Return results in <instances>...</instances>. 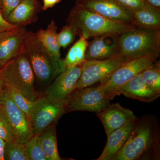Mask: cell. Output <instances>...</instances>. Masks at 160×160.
Instances as JSON below:
<instances>
[{
	"label": "cell",
	"mask_w": 160,
	"mask_h": 160,
	"mask_svg": "<svg viewBox=\"0 0 160 160\" xmlns=\"http://www.w3.org/2000/svg\"><path fill=\"white\" fill-rule=\"evenodd\" d=\"M143 82L152 90L160 93V62L156 61L141 72Z\"/></svg>",
	"instance_id": "603a6c76"
},
{
	"label": "cell",
	"mask_w": 160,
	"mask_h": 160,
	"mask_svg": "<svg viewBox=\"0 0 160 160\" xmlns=\"http://www.w3.org/2000/svg\"><path fill=\"white\" fill-rule=\"evenodd\" d=\"M1 69L7 87L16 89L31 101H36L42 95L35 88L34 73L22 48Z\"/></svg>",
	"instance_id": "5b68a950"
},
{
	"label": "cell",
	"mask_w": 160,
	"mask_h": 160,
	"mask_svg": "<svg viewBox=\"0 0 160 160\" xmlns=\"http://www.w3.org/2000/svg\"><path fill=\"white\" fill-rule=\"evenodd\" d=\"M64 113V103L53 102L42 95L36 100L30 115L33 135H39L55 124Z\"/></svg>",
	"instance_id": "ba28073f"
},
{
	"label": "cell",
	"mask_w": 160,
	"mask_h": 160,
	"mask_svg": "<svg viewBox=\"0 0 160 160\" xmlns=\"http://www.w3.org/2000/svg\"><path fill=\"white\" fill-rule=\"evenodd\" d=\"M117 91L126 97L145 102H153L160 96V93L152 90L143 82L141 73L121 86Z\"/></svg>",
	"instance_id": "2e32d148"
},
{
	"label": "cell",
	"mask_w": 160,
	"mask_h": 160,
	"mask_svg": "<svg viewBox=\"0 0 160 160\" xmlns=\"http://www.w3.org/2000/svg\"><path fill=\"white\" fill-rule=\"evenodd\" d=\"M118 54L127 62L150 57L158 58L160 52V30L135 27L118 37Z\"/></svg>",
	"instance_id": "277c9868"
},
{
	"label": "cell",
	"mask_w": 160,
	"mask_h": 160,
	"mask_svg": "<svg viewBox=\"0 0 160 160\" xmlns=\"http://www.w3.org/2000/svg\"><path fill=\"white\" fill-rule=\"evenodd\" d=\"M2 0H0V9H2Z\"/></svg>",
	"instance_id": "d590c367"
},
{
	"label": "cell",
	"mask_w": 160,
	"mask_h": 160,
	"mask_svg": "<svg viewBox=\"0 0 160 160\" xmlns=\"http://www.w3.org/2000/svg\"><path fill=\"white\" fill-rule=\"evenodd\" d=\"M119 55L103 60H86L82 64L81 76L74 91L106 82L116 70L126 62Z\"/></svg>",
	"instance_id": "52a82bcc"
},
{
	"label": "cell",
	"mask_w": 160,
	"mask_h": 160,
	"mask_svg": "<svg viewBox=\"0 0 160 160\" xmlns=\"http://www.w3.org/2000/svg\"><path fill=\"white\" fill-rule=\"evenodd\" d=\"M22 0H2V13L5 19Z\"/></svg>",
	"instance_id": "f546056e"
},
{
	"label": "cell",
	"mask_w": 160,
	"mask_h": 160,
	"mask_svg": "<svg viewBox=\"0 0 160 160\" xmlns=\"http://www.w3.org/2000/svg\"><path fill=\"white\" fill-rule=\"evenodd\" d=\"M40 143L46 160H61L58 149L55 124L51 125L39 135Z\"/></svg>",
	"instance_id": "ffe728a7"
},
{
	"label": "cell",
	"mask_w": 160,
	"mask_h": 160,
	"mask_svg": "<svg viewBox=\"0 0 160 160\" xmlns=\"http://www.w3.org/2000/svg\"><path fill=\"white\" fill-rule=\"evenodd\" d=\"M119 36L105 35L95 38L88 42L85 60H105L118 55Z\"/></svg>",
	"instance_id": "9a60e30c"
},
{
	"label": "cell",
	"mask_w": 160,
	"mask_h": 160,
	"mask_svg": "<svg viewBox=\"0 0 160 160\" xmlns=\"http://www.w3.org/2000/svg\"><path fill=\"white\" fill-rule=\"evenodd\" d=\"M97 117L102 123L107 136L137 118L130 109L124 108L118 103L110 104L103 111L97 113Z\"/></svg>",
	"instance_id": "5bb4252c"
},
{
	"label": "cell",
	"mask_w": 160,
	"mask_h": 160,
	"mask_svg": "<svg viewBox=\"0 0 160 160\" xmlns=\"http://www.w3.org/2000/svg\"><path fill=\"white\" fill-rule=\"evenodd\" d=\"M57 27L52 20L45 29H40L36 33L39 41L52 55L61 58L60 47L58 40Z\"/></svg>",
	"instance_id": "44dd1931"
},
{
	"label": "cell",
	"mask_w": 160,
	"mask_h": 160,
	"mask_svg": "<svg viewBox=\"0 0 160 160\" xmlns=\"http://www.w3.org/2000/svg\"><path fill=\"white\" fill-rule=\"evenodd\" d=\"M157 119L154 116L137 118L128 139L113 160L158 159L160 133Z\"/></svg>",
	"instance_id": "6da1fadb"
},
{
	"label": "cell",
	"mask_w": 160,
	"mask_h": 160,
	"mask_svg": "<svg viewBox=\"0 0 160 160\" xmlns=\"http://www.w3.org/2000/svg\"><path fill=\"white\" fill-rule=\"evenodd\" d=\"M67 24L73 29L76 34L86 39L105 35L119 36L124 32L136 27L110 19L76 5L69 12Z\"/></svg>",
	"instance_id": "7a4b0ae2"
},
{
	"label": "cell",
	"mask_w": 160,
	"mask_h": 160,
	"mask_svg": "<svg viewBox=\"0 0 160 160\" xmlns=\"http://www.w3.org/2000/svg\"><path fill=\"white\" fill-rule=\"evenodd\" d=\"M6 89L9 97L16 106L30 118L31 112L36 101H31L28 100L19 92L11 87L6 86Z\"/></svg>",
	"instance_id": "d4e9b609"
},
{
	"label": "cell",
	"mask_w": 160,
	"mask_h": 160,
	"mask_svg": "<svg viewBox=\"0 0 160 160\" xmlns=\"http://www.w3.org/2000/svg\"><path fill=\"white\" fill-rule=\"evenodd\" d=\"M82 64L74 67H66L52 81L44 95L56 102L65 103L74 91L82 72Z\"/></svg>",
	"instance_id": "30bf717a"
},
{
	"label": "cell",
	"mask_w": 160,
	"mask_h": 160,
	"mask_svg": "<svg viewBox=\"0 0 160 160\" xmlns=\"http://www.w3.org/2000/svg\"><path fill=\"white\" fill-rule=\"evenodd\" d=\"M6 143V142L5 140L2 139L0 138V160H4V148H5Z\"/></svg>",
	"instance_id": "836d02e7"
},
{
	"label": "cell",
	"mask_w": 160,
	"mask_h": 160,
	"mask_svg": "<svg viewBox=\"0 0 160 160\" xmlns=\"http://www.w3.org/2000/svg\"><path fill=\"white\" fill-rule=\"evenodd\" d=\"M157 59L155 58L145 57L128 61L117 69L106 82L98 86L120 95L117 90L121 86L151 66Z\"/></svg>",
	"instance_id": "9c48e42d"
},
{
	"label": "cell",
	"mask_w": 160,
	"mask_h": 160,
	"mask_svg": "<svg viewBox=\"0 0 160 160\" xmlns=\"http://www.w3.org/2000/svg\"><path fill=\"white\" fill-rule=\"evenodd\" d=\"M22 49L30 63L35 78L40 84L48 85L66 69L64 59L52 55L37 37L36 33L28 32Z\"/></svg>",
	"instance_id": "3957f363"
},
{
	"label": "cell",
	"mask_w": 160,
	"mask_h": 160,
	"mask_svg": "<svg viewBox=\"0 0 160 160\" xmlns=\"http://www.w3.org/2000/svg\"><path fill=\"white\" fill-rule=\"evenodd\" d=\"M4 160H29L25 144L15 141L6 142L4 148Z\"/></svg>",
	"instance_id": "cb8c5ba5"
},
{
	"label": "cell",
	"mask_w": 160,
	"mask_h": 160,
	"mask_svg": "<svg viewBox=\"0 0 160 160\" xmlns=\"http://www.w3.org/2000/svg\"><path fill=\"white\" fill-rule=\"evenodd\" d=\"M152 6L160 9V0H143Z\"/></svg>",
	"instance_id": "e575fe53"
},
{
	"label": "cell",
	"mask_w": 160,
	"mask_h": 160,
	"mask_svg": "<svg viewBox=\"0 0 160 160\" xmlns=\"http://www.w3.org/2000/svg\"><path fill=\"white\" fill-rule=\"evenodd\" d=\"M76 5L94 12L110 19L134 26L133 12L116 0H76Z\"/></svg>",
	"instance_id": "7c38bea8"
},
{
	"label": "cell",
	"mask_w": 160,
	"mask_h": 160,
	"mask_svg": "<svg viewBox=\"0 0 160 160\" xmlns=\"http://www.w3.org/2000/svg\"><path fill=\"white\" fill-rule=\"evenodd\" d=\"M39 11L38 0H22L10 12L6 20L12 25L23 27L35 22Z\"/></svg>",
	"instance_id": "ac0fdd59"
},
{
	"label": "cell",
	"mask_w": 160,
	"mask_h": 160,
	"mask_svg": "<svg viewBox=\"0 0 160 160\" xmlns=\"http://www.w3.org/2000/svg\"><path fill=\"white\" fill-rule=\"evenodd\" d=\"M0 138L2 139L6 142L16 141L13 129L5 109L1 104H0Z\"/></svg>",
	"instance_id": "4316f807"
},
{
	"label": "cell",
	"mask_w": 160,
	"mask_h": 160,
	"mask_svg": "<svg viewBox=\"0 0 160 160\" xmlns=\"http://www.w3.org/2000/svg\"><path fill=\"white\" fill-rule=\"evenodd\" d=\"M118 93L110 92L99 86L86 87L73 92L64 103L65 113L76 111H86L97 114L110 105V101Z\"/></svg>",
	"instance_id": "8992f818"
},
{
	"label": "cell",
	"mask_w": 160,
	"mask_h": 160,
	"mask_svg": "<svg viewBox=\"0 0 160 160\" xmlns=\"http://www.w3.org/2000/svg\"><path fill=\"white\" fill-rule=\"evenodd\" d=\"M18 27L8 22L3 17L2 11L0 9V33L4 31L13 30Z\"/></svg>",
	"instance_id": "4dcf8cb0"
},
{
	"label": "cell",
	"mask_w": 160,
	"mask_h": 160,
	"mask_svg": "<svg viewBox=\"0 0 160 160\" xmlns=\"http://www.w3.org/2000/svg\"><path fill=\"white\" fill-rule=\"evenodd\" d=\"M133 22L136 27L152 30H160V9L146 3L133 12Z\"/></svg>",
	"instance_id": "d6986e66"
},
{
	"label": "cell",
	"mask_w": 160,
	"mask_h": 160,
	"mask_svg": "<svg viewBox=\"0 0 160 160\" xmlns=\"http://www.w3.org/2000/svg\"><path fill=\"white\" fill-rule=\"evenodd\" d=\"M88 45L87 39L83 37H80L79 39L69 49L64 59L66 67L79 66L86 61L85 55Z\"/></svg>",
	"instance_id": "7402d4cb"
},
{
	"label": "cell",
	"mask_w": 160,
	"mask_h": 160,
	"mask_svg": "<svg viewBox=\"0 0 160 160\" xmlns=\"http://www.w3.org/2000/svg\"><path fill=\"white\" fill-rule=\"evenodd\" d=\"M6 85L5 84V81H4V78L2 74L1 69H0V101L5 89L6 88Z\"/></svg>",
	"instance_id": "d6a6232c"
},
{
	"label": "cell",
	"mask_w": 160,
	"mask_h": 160,
	"mask_svg": "<svg viewBox=\"0 0 160 160\" xmlns=\"http://www.w3.org/2000/svg\"><path fill=\"white\" fill-rule=\"evenodd\" d=\"M76 33L69 25L64 26L58 33V40L60 47L66 48L74 41Z\"/></svg>",
	"instance_id": "83f0119b"
},
{
	"label": "cell",
	"mask_w": 160,
	"mask_h": 160,
	"mask_svg": "<svg viewBox=\"0 0 160 160\" xmlns=\"http://www.w3.org/2000/svg\"><path fill=\"white\" fill-rule=\"evenodd\" d=\"M136 119L127 123L107 136L106 146L97 160H113L128 139Z\"/></svg>",
	"instance_id": "e0dca14e"
},
{
	"label": "cell",
	"mask_w": 160,
	"mask_h": 160,
	"mask_svg": "<svg viewBox=\"0 0 160 160\" xmlns=\"http://www.w3.org/2000/svg\"><path fill=\"white\" fill-rule=\"evenodd\" d=\"M0 104L3 105L6 112L14 132L16 141L25 144L33 136L31 119L10 99L6 87Z\"/></svg>",
	"instance_id": "8fae6325"
},
{
	"label": "cell",
	"mask_w": 160,
	"mask_h": 160,
	"mask_svg": "<svg viewBox=\"0 0 160 160\" xmlns=\"http://www.w3.org/2000/svg\"><path fill=\"white\" fill-rule=\"evenodd\" d=\"M28 31L24 27L0 33V69L22 50Z\"/></svg>",
	"instance_id": "4fadbf2b"
},
{
	"label": "cell",
	"mask_w": 160,
	"mask_h": 160,
	"mask_svg": "<svg viewBox=\"0 0 160 160\" xmlns=\"http://www.w3.org/2000/svg\"><path fill=\"white\" fill-rule=\"evenodd\" d=\"M61 0H43V5L42 9L43 10H47L52 8L55 5L59 3Z\"/></svg>",
	"instance_id": "1f68e13d"
},
{
	"label": "cell",
	"mask_w": 160,
	"mask_h": 160,
	"mask_svg": "<svg viewBox=\"0 0 160 160\" xmlns=\"http://www.w3.org/2000/svg\"><path fill=\"white\" fill-rule=\"evenodd\" d=\"M29 160H46L40 143L39 135H33L26 143Z\"/></svg>",
	"instance_id": "484cf974"
},
{
	"label": "cell",
	"mask_w": 160,
	"mask_h": 160,
	"mask_svg": "<svg viewBox=\"0 0 160 160\" xmlns=\"http://www.w3.org/2000/svg\"><path fill=\"white\" fill-rule=\"evenodd\" d=\"M124 7L132 12L142 9L146 5V2L143 0H116Z\"/></svg>",
	"instance_id": "f1b7e54d"
}]
</instances>
